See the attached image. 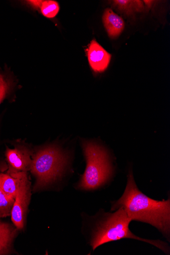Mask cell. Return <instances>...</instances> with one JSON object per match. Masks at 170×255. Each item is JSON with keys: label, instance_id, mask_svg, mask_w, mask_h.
<instances>
[{"label": "cell", "instance_id": "cell-10", "mask_svg": "<svg viewBox=\"0 0 170 255\" xmlns=\"http://www.w3.org/2000/svg\"><path fill=\"white\" fill-rule=\"evenodd\" d=\"M27 173H20L12 177L6 173L0 172V189L15 199L21 179Z\"/></svg>", "mask_w": 170, "mask_h": 255}, {"label": "cell", "instance_id": "cell-12", "mask_svg": "<svg viewBox=\"0 0 170 255\" xmlns=\"http://www.w3.org/2000/svg\"><path fill=\"white\" fill-rule=\"evenodd\" d=\"M15 199L0 189V218L11 217Z\"/></svg>", "mask_w": 170, "mask_h": 255}, {"label": "cell", "instance_id": "cell-3", "mask_svg": "<svg viewBox=\"0 0 170 255\" xmlns=\"http://www.w3.org/2000/svg\"><path fill=\"white\" fill-rule=\"evenodd\" d=\"M68 163V153L56 144L35 149L30 170L35 179L32 192L43 191L60 179Z\"/></svg>", "mask_w": 170, "mask_h": 255}, {"label": "cell", "instance_id": "cell-8", "mask_svg": "<svg viewBox=\"0 0 170 255\" xmlns=\"http://www.w3.org/2000/svg\"><path fill=\"white\" fill-rule=\"evenodd\" d=\"M20 232L13 223L3 221L0 218V255L16 253L14 243Z\"/></svg>", "mask_w": 170, "mask_h": 255}, {"label": "cell", "instance_id": "cell-15", "mask_svg": "<svg viewBox=\"0 0 170 255\" xmlns=\"http://www.w3.org/2000/svg\"><path fill=\"white\" fill-rule=\"evenodd\" d=\"M133 5L135 11L141 12L145 9V5L143 1L135 0L133 1Z\"/></svg>", "mask_w": 170, "mask_h": 255}, {"label": "cell", "instance_id": "cell-14", "mask_svg": "<svg viewBox=\"0 0 170 255\" xmlns=\"http://www.w3.org/2000/svg\"><path fill=\"white\" fill-rule=\"evenodd\" d=\"M113 6L117 9L127 14H130L135 11L133 1H130V0H115V1H113Z\"/></svg>", "mask_w": 170, "mask_h": 255}, {"label": "cell", "instance_id": "cell-4", "mask_svg": "<svg viewBox=\"0 0 170 255\" xmlns=\"http://www.w3.org/2000/svg\"><path fill=\"white\" fill-rule=\"evenodd\" d=\"M81 145L86 167L77 184V189L94 191L102 187L113 174L110 156L106 148L93 141L82 140Z\"/></svg>", "mask_w": 170, "mask_h": 255}, {"label": "cell", "instance_id": "cell-2", "mask_svg": "<svg viewBox=\"0 0 170 255\" xmlns=\"http://www.w3.org/2000/svg\"><path fill=\"white\" fill-rule=\"evenodd\" d=\"M113 213L101 210L89 218V243L94 251L100 246L121 239H129L147 243L170 254L168 244L160 240L144 239L135 236L129 228L132 221L123 208Z\"/></svg>", "mask_w": 170, "mask_h": 255}, {"label": "cell", "instance_id": "cell-7", "mask_svg": "<svg viewBox=\"0 0 170 255\" xmlns=\"http://www.w3.org/2000/svg\"><path fill=\"white\" fill-rule=\"evenodd\" d=\"M87 56L90 67L96 73L104 72L111 59V55L94 39L89 44Z\"/></svg>", "mask_w": 170, "mask_h": 255}, {"label": "cell", "instance_id": "cell-9", "mask_svg": "<svg viewBox=\"0 0 170 255\" xmlns=\"http://www.w3.org/2000/svg\"><path fill=\"white\" fill-rule=\"evenodd\" d=\"M104 26L110 38L115 39L122 33L125 27L124 19L110 8H107L103 14Z\"/></svg>", "mask_w": 170, "mask_h": 255}, {"label": "cell", "instance_id": "cell-11", "mask_svg": "<svg viewBox=\"0 0 170 255\" xmlns=\"http://www.w3.org/2000/svg\"><path fill=\"white\" fill-rule=\"evenodd\" d=\"M28 5L33 8L39 10L40 13L45 17L53 18L58 13L60 7L58 3L52 0H33L26 1Z\"/></svg>", "mask_w": 170, "mask_h": 255}, {"label": "cell", "instance_id": "cell-16", "mask_svg": "<svg viewBox=\"0 0 170 255\" xmlns=\"http://www.w3.org/2000/svg\"><path fill=\"white\" fill-rule=\"evenodd\" d=\"M143 2L144 4L145 7H147L149 9L152 8L155 3L154 1H143Z\"/></svg>", "mask_w": 170, "mask_h": 255}, {"label": "cell", "instance_id": "cell-5", "mask_svg": "<svg viewBox=\"0 0 170 255\" xmlns=\"http://www.w3.org/2000/svg\"><path fill=\"white\" fill-rule=\"evenodd\" d=\"M11 145L13 147L6 146L5 151L7 166L6 173L14 176L30 171L34 149L21 140L13 141Z\"/></svg>", "mask_w": 170, "mask_h": 255}, {"label": "cell", "instance_id": "cell-1", "mask_svg": "<svg viewBox=\"0 0 170 255\" xmlns=\"http://www.w3.org/2000/svg\"><path fill=\"white\" fill-rule=\"evenodd\" d=\"M111 211L123 208L132 221L151 225L170 242V199L158 201L143 193L129 170L125 191L118 200L112 202Z\"/></svg>", "mask_w": 170, "mask_h": 255}, {"label": "cell", "instance_id": "cell-6", "mask_svg": "<svg viewBox=\"0 0 170 255\" xmlns=\"http://www.w3.org/2000/svg\"><path fill=\"white\" fill-rule=\"evenodd\" d=\"M32 191L31 183L27 173L21 179L11 214L12 223L20 231L26 227Z\"/></svg>", "mask_w": 170, "mask_h": 255}, {"label": "cell", "instance_id": "cell-13", "mask_svg": "<svg viewBox=\"0 0 170 255\" xmlns=\"http://www.w3.org/2000/svg\"><path fill=\"white\" fill-rule=\"evenodd\" d=\"M14 85L13 79L2 73H0V105L9 96Z\"/></svg>", "mask_w": 170, "mask_h": 255}]
</instances>
